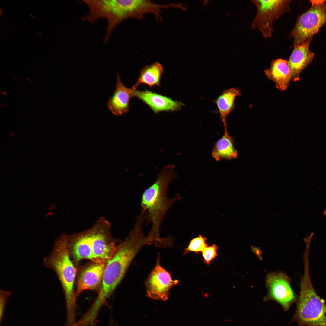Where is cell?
Here are the masks:
<instances>
[{
	"label": "cell",
	"instance_id": "22",
	"mask_svg": "<svg viewBox=\"0 0 326 326\" xmlns=\"http://www.w3.org/2000/svg\"><path fill=\"white\" fill-rule=\"evenodd\" d=\"M312 5H318L322 4H323L324 2L325 1V0H311L310 1Z\"/></svg>",
	"mask_w": 326,
	"mask_h": 326
},
{
	"label": "cell",
	"instance_id": "7",
	"mask_svg": "<svg viewBox=\"0 0 326 326\" xmlns=\"http://www.w3.org/2000/svg\"><path fill=\"white\" fill-rule=\"evenodd\" d=\"M326 23V4L312 5L308 11L298 18L290 34L293 38V46L302 43L312 37Z\"/></svg>",
	"mask_w": 326,
	"mask_h": 326
},
{
	"label": "cell",
	"instance_id": "25",
	"mask_svg": "<svg viewBox=\"0 0 326 326\" xmlns=\"http://www.w3.org/2000/svg\"><path fill=\"white\" fill-rule=\"evenodd\" d=\"M322 326H326V322Z\"/></svg>",
	"mask_w": 326,
	"mask_h": 326
},
{
	"label": "cell",
	"instance_id": "15",
	"mask_svg": "<svg viewBox=\"0 0 326 326\" xmlns=\"http://www.w3.org/2000/svg\"><path fill=\"white\" fill-rule=\"evenodd\" d=\"M264 72L267 77L281 91L287 89L291 80L292 75L288 61L281 58L272 61L270 68Z\"/></svg>",
	"mask_w": 326,
	"mask_h": 326
},
{
	"label": "cell",
	"instance_id": "1",
	"mask_svg": "<svg viewBox=\"0 0 326 326\" xmlns=\"http://www.w3.org/2000/svg\"><path fill=\"white\" fill-rule=\"evenodd\" d=\"M142 224L135 223L133 229L122 243L118 245L112 258L106 263L101 286L95 302L103 306L122 280L129 266L137 253L143 246L152 245L142 228Z\"/></svg>",
	"mask_w": 326,
	"mask_h": 326
},
{
	"label": "cell",
	"instance_id": "6",
	"mask_svg": "<svg viewBox=\"0 0 326 326\" xmlns=\"http://www.w3.org/2000/svg\"><path fill=\"white\" fill-rule=\"evenodd\" d=\"M92 252V261L106 264L114 255L118 245L112 236L111 226L103 217L100 218L89 229Z\"/></svg>",
	"mask_w": 326,
	"mask_h": 326
},
{
	"label": "cell",
	"instance_id": "2",
	"mask_svg": "<svg viewBox=\"0 0 326 326\" xmlns=\"http://www.w3.org/2000/svg\"><path fill=\"white\" fill-rule=\"evenodd\" d=\"M175 168L171 164L165 165L155 181L144 191L142 198V212L145 213L147 223L152 225L148 234L160 242L164 240L160 234L163 219L171 207L181 198L179 194L171 198L167 195L169 185L177 177Z\"/></svg>",
	"mask_w": 326,
	"mask_h": 326
},
{
	"label": "cell",
	"instance_id": "11",
	"mask_svg": "<svg viewBox=\"0 0 326 326\" xmlns=\"http://www.w3.org/2000/svg\"><path fill=\"white\" fill-rule=\"evenodd\" d=\"M69 252L72 261L77 263L83 259L92 260V252L88 229L77 233L65 235Z\"/></svg>",
	"mask_w": 326,
	"mask_h": 326
},
{
	"label": "cell",
	"instance_id": "10",
	"mask_svg": "<svg viewBox=\"0 0 326 326\" xmlns=\"http://www.w3.org/2000/svg\"><path fill=\"white\" fill-rule=\"evenodd\" d=\"M136 88L126 87L120 77L116 73V82L113 95L109 97L107 103L108 109L114 115L120 116L129 112L131 99L134 97Z\"/></svg>",
	"mask_w": 326,
	"mask_h": 326
},
{
	"label": "cell",
	"instance_id": "9",
	"mask_svg": "<svg viewBox=\"0 0 326 326\" xmlns=\"http://www.w3.org/2000/svg\"><path fill=\"white\" fill-rule=\"evenodd\" d=\"M179 281L173 280L168 271L160 265L159 256L154 268L145 282L146 296L152 299L166 301L169 298V291Z\"/></svg>",
	"mask_w": 326,
	"mask_h": 326
},
{
	"label": "cell",
	"instance_id": "24",
	"mask_svg": "<svg viewBox=\"0 0 326 326\" xmlns=\"http://www.w3.org/2000/svg\"><path fill=\"white\" fill-rule=\"evenodd\" d=\"M142 213L143 214H144V216H145V215H144V213H142H142ZM149 237H150V236H149ZM154 240V241H155V246H156V243H155V241H154V240Z\"/></svg>",
	"mask_w": 326,
	"mask_h": 326
},
{
	"label": "cell",
	"instance_id": "19",
	"mask_svg": "<svg viewBox=\"0 0 326 326\" xmlns=\"http://www.w3.org/2000/svg\"><path fill=\"white\" fill-rule=\"evenodd\" d=\"M206 239L201 235L191 240L187 247L185 249L183 254L190 252H194L196 253L201 252L208 246L206 243Z\"/></svg>",
	"mask_w": 326,
	"mask_h": 326
},
{
	"label": "cell",
	"instance_id": "14",
	"mask_svg": "<svg viewBox=\"0 0 326 326\" xmlns=\"http://www.w3.org/2000/svg\"><path fill=\"white\" fill-rule=\"evenodd\" d=\"M312 37L304 43L294 46L289 63L291 70V80L296 81L299 80L301 72L311 62L314 54L309 49Z\"/></svg>",
	"mask_w": 326,
	"mask_h": 326
},
{
	"label": "cell",
	"instance_id": "3",
	"mask_svg": "<svg viewBox=\"0 0 326 326\" xmlns=\"http://www.w3.org/2000/svg\"><path fill=\"white\" fill-rule=\"evenodd\" d=\"M69 254L65 235L56 240L50 254L43 259V264L53 270L60 281L65 298L66 324L70 326L75 321L76 297L74 289L76 269Z\"/></svg>",
	"mask_w": 326,
	"mask_h": 326
},
{
	"label": "cell",
	"instance_id": "20",
	"mask_svg": "<svg viewBox=\"0 0 326 326\" xmlns=\"http://www.w3.org/2000/svg\"><path fill=\"white\" fill-rule=\"evenodd\" d=\"M218 248L215 245L206 247L201 252L204 263L209 265L217 256Z\"/></svg>",
	"mask_w": 326,
	"mask_h": 326
},
{
	"label": "cell",
	"instance_id": "12",
	"mask_svg": "<svg viewBox=\"0 0 326 326\" xmlns=\"http://www.w3.org/2000/svg\"><path fill=\"white\" fill-rule=\"evenodd\" d=\"M93 263L84 268L78 276L75 291L77 297L85 290H99L101 286L106 264Z\"/></svg>",
	"mask_w": 326,
	"mask_h": 326
},
{
	"label": "cell",
	"instance_id": "21",
	"mask_svg": "<svg viewBox=\"0 0 326 326\" xmlns=\"http://www.w3.org/2000/svg\"><path fill=\"white\" fill-rule=\"evenodd\" d=\"M12 294V292L3 290L0 291V320L1 322L3 318L5 307L9 298Z\"/></svg>",
	"mask_w": 326,
	"mask_h": 326
},
{
	"label": "cell",
	"instance_id": "23",
	"mask_svg": "<svg viewBox=\"0 0 326 326\" xmlns=\"http://www.w3.org/2000/svg\"><path fill=\"white\" fill-rule=\"evenodd\" d=\"M324 216H326V209H325L324 211Z\"/></svg>",
	"mask_w": 326,
	"mask_h": 326
},
{
	"label": "cell",
	"instance_id": "26",
	"mask_svg": "<svg viewBox=\"0 0 326 326\" xmlns=\"http://www.w3.org/2000/svg\"></svg>",
	"mask_w": 326,
	"mask_h": 326
},
{
	"label": "cell",
	"instance_id": "17",
	"mask_svg": "<svg viewBox=\"0 0 326 326\" xmlns=\"http://www.w3.org/2000/svg\"><path fill=\"white\" fill-rule=\"evenodd\" d=\"M240 95L241 92L238 89L232 88L224 90L213 101L217 107L224 127H227V118L235 109L236 97Z\"/></svg>",
	"mask_w": 326,
	"mask_h": 326
},
{
	"label": "cell",
	"instance_id": "13",
	"mask_svg": "<svg viewBox=\"0 0 326 326\" xmlns=\"http://www.w3.org/2000/svg\"><path fill=\"white\" fill-rule=\"evenodd\" d=\"M134 97L146 104L155 113L162 112H174L180 110L184 104L169 97L148 90L135 91Z\"/></svg>",
	"mask_w": 326,
	"mask_h": 326
},
{
	"label": "cell",
	"instance_id": "8",
	"mask_svg": "<svg viewBox=\"0 0 326 326\" xmlns=\"http://www.w3.org/2000/svg\"><path fill=\"white\" fill-rule=\"evenodd\" d=\"M290 279L284 273L276 271L269 273L266 276L265 285L267 293L263 298L267 302L273 300L288 311L296 300V296L291 286Z\"/></svg>",
	"mask_w": 326,
	"mask_h": 326
},
{
	"label": "cell",
	"instance_id": "18",
	"mask_svg": "<svg viewBox=\"0 0 326 326\" xmlns=\"http://www.w3.org/2000/svg\"><path fill=\"white\" fill-rule=\"evenodd\" d=\"M163 72L162 66L158 62L146 66L141 71L137 81L133 86L136 88L142 84H145L151 88L155 86H160Z\"/></svg>",
	"mask_w": 326,
	"mask_h": 326
},
{
	"label": "cell",
	"instance_id": "4",
	"mask_svg": "<svg viewBox=\"0 0 326 326\" xmlns=\"http://www.w3.org/2000/svg\"><path fill=\"white\" fill-rule=\"evenodd\" d=\"M309 254L303 255L304 273L292 321L298 326H322L326 322V305L315 291L311 279Z\"/></svg>",
	"mask_w": 326,
	"mask_h": 326
},
{
	"label": "cell",
	"instance_id": "5",
	"mask_svg": "<svg viewBox=\"0 0 326 326\" xmlns=\"http://www.w3.org/2000/svg\"><path fill=\"white\" fill-rule=\"evenodd\" d=\"M257 8V13L252 22L253 29L257 28L264 38H270L273 31L275 21L290 12V0L251 1Z\"/></svg>",
	"mask_w": 326,
	"mask_h": 326
},
{
	"label": "cell",
	"instance_id": "16",
	"mask_svg": "<svg viewBox=\"0 0 326 326\" xmlns=\"http://www.w3.org/2000/svg\"><path fill=\"white\" fill-rule=\"evenodd\" d=\"M211 155L215 160H231L237 158L238 153L234 145V138L229 134L228 127H224L222 137L214 144Z\"/></svg>",
	"mask_w": 326,
	"mask_h": 326
}]
</instances>
